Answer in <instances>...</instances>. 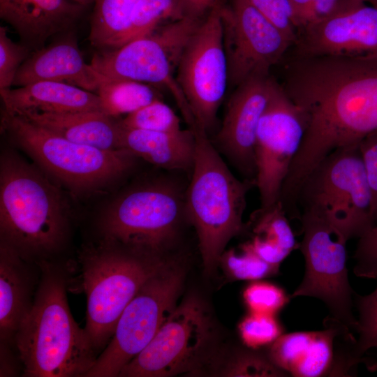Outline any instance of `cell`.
<instances>
[{
	"mask_svg": "<svg viewBox=\"0 0 377 377\" xmlns=\"http://www.w3.org/2000/svg\"><path fill=\"white\" fill-rule=\"evenodd\" d=\"M63 189L12 149L0 156V241L33 262L56 260L70 237Z\"/></svg>",
	"mask_w": 377,
	"mask_h": 377,
	"instance_id": "cell-3",
	"label": "cell"
},
{
	"mask_svg": "<svg viewBox=\"0 0 377 377\" xmlns=\"http://www.w3.org/2000/svg\"><path fill=\"white\" fill-rule=\"evenodd\" d=\"M84 7L69 0H0V17L22 44L36 51L50 37L68 29Z\"/></svg>",
	"mask_w": 377,
	"mask_h": 377,
	"instance_id": "cell-20",
	"label": "cell"
},
{
	"mask_svg": "<svg viewBox=\"0 0 377 377\" xmlns=\"http://www.w3.org/2000/svg\"><path fill=\"white\" fill-rule=\"evenodd\" d=\"M138 0H96L89 39L97 48H115L128 31Z\"/></svg>",
	"mask_w": 377,
	"mask_h": 377,
	"instance_id": "cell-26",
	"label": "cell"
},
{
	"mask_svg": "<svg viewBox=\"0 0 377 377\" xmlns=\"http://www.w3.org/2000/svg\"><path fill=\"white\" fill-rule=\"evenodd\" d=\"M186 16L198 18L210 11L217 0H182Z\"/></svg>",
	"mask_w": 377,
	"mask_h": 377,
	"instance_id": "cell-40",
	"label": "cell"
},
{
	"mask_svg": "<svg viewBox=\"0 0 377 377\" xmlns=\"http://www.w3.org/2000/svg\"><path fill=\"white\" fill-rule=\"evenodd\" d=\"M182 272L166 261L121 313L112 339L85 377H117L151 341L176 307Z\"/></svg>",
	"mask_w": 377,
	"mask_h": 377,
	"instance_id": "cell-10",
	"label": "cell"
},
{
	"mask_svg": "<svg viewBox=\"0 0 377 377\" xmlns=\"http://www.w3.org/2000/svg\"><path fill=\"white\" fill-rule=\"evenodd\" d=\"M293 54L377 57V7L360 1L350 9L297 31Z\"/></svg>",
	"mask_w": 377,
	"mask_h": 377,
	"instance_id": "cell-16",
	"label": "cell"
},
{
	"mask_svg": "<svg viewBox=\"0 0 377 377\" xmlns=\"http://www.w3.org/2000/svg\"><path fill=\"white\" fill-rule=\"evenodd\" d=\"M90 64H87L76 43L63 40L36 50L19 68L13 86L53 81L72 84L96 92L103 79Z\"/></svg>",
	"mask_w": 377,
	"mask_h": 377,
	"instance_id": "cell-21",
	"label": "cell"
},
{
	"mask_svg": "<svg viewBox=\"0 0 377 377\" xmlns=\"http://www.w3.org/2000/svg\"><path fill=\"white\" fill-rule=\"evenodd\" d=\"M119 123L123 128L145 131L168 132L182 129L179 117L160 98L127 114Z\"/></svg>",
	"mask_w": 377,
	"mask_h": 377,
	"instance_id": "cell-31",
	"label": "cell"
},
{
	"mask_svg": "<svg viewBox=\"0 0 377 377\" xmlns=\"http://www.w3.org/2000/svg\"><path fill=\"white\" fill-rule=\"evenodd\" d=\"M221 3L202 20L180 59L176 79L195 119L207 133L214 126L229 84Z\"/></svg>",
	"mask_w": 377,
	"mask_h": 377,
	"instance_id": "cell-12",
	"label": "cell"
},
{
	"mask_svg": "<svg viewBox=\"0 0 377 377\" xmlns=\"http://www.w3.org/2000/svg\"><path fill=\"white\" fill-rule=\"evenodd\" d=\"M192 177L184 194L185 215L197 232L205 269L210 272L235 236L246 230L242 221L246 195L256 185L229 170L207 133L197 126Z\"/></svg>",
	"mask_w": 377,
	"mask_h": 377,
	"instance_id": "cell-4",
	"label": "cell"
},
{
	"mask_svg": "<svg viewBox=\"0 0 377 377\" xmlns=\"http://www.w3.org/2000/svg\"><path fill=\"white\" fill-rule=\"evenodd\" d=\"M281 85L306 121L285 182L297 191L327 155L377 131V57L293 54Z\"/></svg>",
	"mask_w": 377,
	"mask_h": 377,
	"instance_id": "cell-1",
	"label": "cell"
},
{
	"mask_svg": "<svg viewBox=\"0 0 377 377\" xmlns=\"http://www.w3.org/2000/svg\"><path fill=\"white\" fill-rule=\"evenodd\" d=\"M360 0H313L302 15L297 30L309 24L336 16L356 5Z\"/></svg>",
	"mask_w": 377,
	"mask_h": 377,
	"instance_id": "cell-38",
	"label": "cell"
},
{
	"mask_svg": "<svg viewBox=\"0 0 377 377\" xmlns=\"http://www.w3.org/2000/svg\"><path fill=\"white\" fill-rule=\"evenodd\" d=\"M354 305L358 312L355 332L357 334L353 346L352 357L358 364H365L374 369L375 363L369 361L364 355L371 349H377V286L366 295L355 293Z\"/></svg>",
	"mask_w": 377,
	"mask_h": 377,
	"instance_id": "cell-29",
	"label": "cell"
},
{
	"mask_svg": "<svg viewBox=\"0 0 377 377\" xmlns=\"http://www.w3.org/2000/svg\"><path fill=\"white\" fill-rule=\"evenodd\" d=\"M242 296L249 312L275 316L290 298L280 286L260 281H255L247 286Z\"/></svg>",
	"mask_w": 377,
	"mask_h": 377,
	"instance_id": "cell-33",
	"label": "cell"
},
{
	"mask_svg": "<svg viewBox=\"0 0 377 377\" xmlns=\"http://www.w3.org/2000/svg\"><path fill=\"white\" fill-rule=\"evenodd\" d=\"M225 374L230 376H289L266 355L255 352L239 353L228 364Z\"/></svg>",
	"mask_w": 377,
	"mask_h": 377,
	"instance_id": "cell-35",
	"label": "cell"
},
{
	"mask_svg": "<svg viewBox=\"0 0 377 377\" xmlns=\"http://www.w3.org/2000/svg\"><path fill=\"white\" fill-rule=\"evenodd\" d=\"M303 237L299 249L305 261L302 281L291 297H311L321 300L330 316L352 332L357 327L353 313L355 291L347 269V240L327 221L307 212H300Z\"/></svg>",
	"mask_w": 377,
	"mask_h": 377,
	"instance_id": "cell-11",
	"label": "cell"
},
{
	"mask_svg": "<svg viewBox=\"0 0 377 377\" xmlns=\"http://www.w3.org/2000/svg\"><path fill=\"white\" fill-rule=\"evenodd\" d=\"M210 325L202 302L186 298L149 343L120 371L124 377H162L184 372L204 349Z\"/></svg>",
	"mask_w": 377,
	"mask_h": 377,
	"instance_id": "cell-15",
	"label": "cell"
},
{
	"mask_svg": "<svg viewBox=\"0 0 377 377\" xmlns=\"http://www.w3.org/2000/svg\"><path fill=\"white\" fill-rule=\"evenodd\" d=\"M82 6H86L91 3H94L96 0H69Z\"/></svg>",
	"mask_w": 377,
	"mask_h": 377,
	"instance_id": "cell-42",
	"label": "cell"
},
{
	"mask_svg": "<svg viewBox=\"0 0 377 377\" xmlns=\"http://www.w3.org/2000/svg\"><path fill=\"white\" fill-rule=\"evenodd\" d=\"M305 129L302 110L274 79L268 105L258 126L254 149L255 184L260 207L272 206L280 200Z\"/></svg>",
	"mask_w": 377,
	"mask_h": 377,
	"instance_id": "cell-13",
	"label": "cell"
},
{
	"mask_svg": "<svg viewBox=\"0 0 377 377\" xmlns=\"http://www.w3.org/2000/svg\"><path fill=\"white\" fill-rule=\"evenodd\" d=\"M372 198V216L377 224V131L366 136L359 144Z\"/></svg>",
	"mask_w": 377,
	"mask_h": 377,
	"instance_id": "cell-39",
	"label": "cell"
},
{
	"mask_svg": "<svg viewBox=\"0 0 377 377\" xmlns=\"http://www.w3.org/2000/svg\"><path fill=\"white\" fill-rule=\"evenodd\" d=\"M227 274L232 279L259 281L278 274L279 266L258 256L248 242L230 249L221 256Z\"/></svg>",
	"mask_w": 377,
	"mask_h": 377,
	"instance_id": "cell-30",
	"label": "cell"
},
{
	"mask_svg": "<svg viewBox=\"0 0 377 377\" xmlns=\"http://www.w3.org/2000/svg\"><path fill=\"white\" fill-rule=\"evenodd\" d=\"M40 276L39 265L23 258L0 241V343L15 347L14 339L31 310Z\"/></svg>",
	"mask_w": 377,
	"mask_h": 377,
	"instance_id": "cell-19",
	"label": "cell"
},
{
	"mask_svg": "<svg viewBox=\"0 0 377 377\" xmlns=\"http://www.w3.org/2000/svg\"><path fill=\"white\" fill-rule=\"evenodd\" d=\"M247 1L295 43L297 30V20L289 0Z\"/></svg>",
	"mask_w": 377,
	"mask_h": 377,
	"instance_id": "cell-36",
	"label": "cell"
},
{
	"mask_svg": "<svg viewBox=\"0 0 377 377\" xmlns=\"http://www.w3.org/2000/svg\"><path fill=\"white\" fill-rule=\"evenodd\" d=\"M273 80L269 75L255 77L237 86L216 136L221 151L246 179L254 182L256 132L270 98Z\"/></svg>",
	"mask_w": 377,
	"mask_h": 377,
	"instance_id": "cell-17",
	"label": "cell"
},
{
	"mask_svg": "<svg viewBox=\"0 0 377 377\" xmlns=\"http://www.w3.org/2000/svg\"><path fill=\"white\" fill-rule=\"evenodd\" d=\"M324 325L320 331L283 334L269 346V359L288 376H331L337 338L347 327L332 316L325 319Z\"/></svg>",
	"mask_w": 377,
	"mask_h": 377,
	"instance_id": "cell-18",
	"label": "cell"
},
{
	"mask_svg": "<svg viewBox=\"0 0 377 377\" xmlns=\"http://www.w3.org/2000/svg\"><path fill=\"white\" fill-rule=\"evenodd\" d=\"M1 130L62 189L78 198L110 188L131 171L136 156L125 149L104 150L57 135L5 109Z\"/></svg>",
	"mask_w": 377,
	"mask_h": 377,
	"instance_id": "cell-5",
	"label": "cell"
},
{
	"mask_svg": "<svg viewBox=\"0 0 377 377\" xmlns=\"http://www.w3.org/2000/svg\"><path fill=\"white\" fill-rule=\"evenodd\" d=\"M358 239L354 274L359 277L377 278V224Z\"/></svg>",
	"mask_w": 377,
	"mask_h": 377,
	"instance_id": "cell-37",
	"label": "cell"
},
{
	"mask_svg": "<svg viewBox=\"0 0 377 377\" xmlns=\"http://www.w3.org/2000/svg\"><path fill=\"white\" fill-rule=\"evenodd\" d=\"M364 2H368L370 3V5L374 6L375 7H377V0H360Z\"/></svg>",
	"mask_w": 377,
	"mask_h": 377,
	"instance_id": "cell-43",
	"label": "cell"
},
{
	"mask_svg": "<svg viewBox=\"0 0 377 377\" xmlns=\"http://www.w3.org/2000/svg\"><path fill=\"white\" fill-rule=\"evenodd\" d=\"M78 263L87 297L84 330L100 354L112 339L124 309L166 260L161 255L98 238L82 247Z\"/></svg>",
	"mask_w": 377,
	"mask_h": 377,
	"instance_id": "cell-6",
	"label": "cell"
},
{
	"mask_svg": "<svg viewBox=\"0 0 377 377\" xmlns=\"http://www.w3.org/2000/svg\"><path fill=\"white\" fill-rule=\"evenodd\" d=\"M201 20L189 16L170 22L150 35L114 49L96 52L91 66L110 79H126L165 87L173 96L189 125L196 121L177 79L184 49Z\"/></svg>",
	"mask_w": 377,
	"mask_h": 377,
	"instance_id": "cell-9",
	"label": "cell"
},
{
	"mask_svg": "<svg viewBox=\"0 0 377 377\" xmlns=\"http://www.w3.org/2000/svg\"><path fill=\"white\" fill-rule=\"evenodd\" d=\"M186 17L182 0H138L129 28L119 42V47L134 39L152 34L158 25Z\"/></svg>",
	"mask_w": 377,
	"mask_h": 377,
	"instance_id": "cell-28",
	"label": "cell"
},
{
	"mask_svg": "<svg viewBox=\"0 0 377 377\" xmlns=\"http://www.w3.org/2000/svg\"><path fill=\"white\" fill-rule=\"evenodd\" d=\"M297 205L300 212L324 219L347 241L360 238L374 226L359 145L338 149L323 158L303 182Z\"/></svg>",
	"mask_w": 377,
	"mask_h": 377,
	"instance_id": "cell-7",
	"label": "cell"
},
{
	"mask_svg": "<svg viewBox=\"0 0 377 377\" xmlns=\"http://www.w3.org/2000/svg\"><path fill=\"white\" fill-rule=\"evenodd\" d=\"M185 214L184 195L170 183L153 181L114 198L102 211L99 238L145 253L161 255Z\"/></svg>",
	"mask_w": 377,
	"mask_h": 377,
	"instance_id": "cell-8",
	"label": "cell"
},
{
	"mask_svg": "<svg viewBox=\"0 0 377 377\" xmlns=\"http://www.w3.org/2000/svg\"><path fill=\"white\" fill-rule=\"evenodd\" d=\"M221 16L231 86L268 76L294 43L247 0L221 6Z\"/></svg>",
	"mask_w": 377,
	"mask_h": 377,
	"instance_id": "cell-14",
	"label": "cell"
},
{
	"mask_svg": "<svg viewBox=\"0 0 377 377\" xmlns=\"http://www.w3.org/2000/svg\"><path fill=\"white\" fill-rule=\"evenodd\" d=\"M195 147V133L190 128L162 132L121 126V149L163 169L192 171Z\"/></svg>",
	"mask_w": 377,
	"mask_h": 377,
	"instance_id": "cell-23",
	"label": "cell"
},
{
	"mask_svg": "<svg viewBox=\"0 0 377 377\" xmlns=\"http://www.w3.org/2000/svg\"><path fill=\"white\" fill-rule=\"evenodd\" d=\"M296 15L297 28H298L299 20L302 15L311 3L313 0H289Z\"/></svg>",
	"mask_w": 377,
	"mask_h": 377,
	"instance_id": "cell-41",
	"label": "cell"
},
{
	"mask_svg": "<svg viewBox=\"0 0 377 377\" xmlns=\"http://www.w3.org/2000/svg\"><path fill=\"white\" fill-rule=\"evenodd\" d=\"M37 264L40 276L34 303L14 339L22 376L85 377L98 355L68 306L71 267L59 259Z\"/></svg>",
	"mask_w": 377,
	"mask_h": 377,
	"instance_id": "cell-2",
	"label": "cell"
},
{
	"mask_svg": "<svg viewBox=\"0 0 377 377\" xmlns=\"http://www.w3.org/2000/svg\"><path fill=\"white\" fill-rule=\"evenodd\" d=\"M238 330L244 344L253 350L269 346L283 334L275 315L251 312L241 320Z\"/></svg>",
	"mask_w": 377,
	"mask_h": 377,
	"instance_id": "cell-32",
	"label": "cell"
},
{
	"mask_svg": "<svg viewBox=\"0 0 377 377\" xmlns=\"http://www.w3.org/2000/svg\"><path fill=\"white\" fill-rule=\"evenodd\" d=\"M31 51L24 44L13 42L8 36L7 29L0 27V91L11 88L19 68Z\"/></svg>",
	"mask_w": 377,
	"mask_h": 377,
	"instance_id": "cell-34",
	"label": "cell"
},
{
	"mask_svg": "<svg viewBox=\"0 0 377 377\" xmlns=\"http://www.w3.org/2000/svg\"><path fill=\"white\" fill-rule=\"evenodd\" d=\"M96 93L101 99L103 112L113 118L127 115L160 98L156 90L147 84L105 77Z\"/></svg>",
	"mask_w": 377,
	"mask_h": 377,
	"instance_id": "cell-27",
	"label": "cell"
},
{
	"mask_svg": "<svg viewBox=\"0 0 377 377\" xmlns=\"http://www.w3.org/2000/svg\"><path fill=\"white\" fill-rule=\"evenodd\" d=\"M281 200L267 207H260L251 216L246 230L252 233L249 241L256 253L272 264H281L299 249L295 235Z\"/></svg>",
	"mask_w": 377,
	"mask_h": 377,
	"instance_id": "cell-25",
	"label": "cell"
},
{
	"mask_svg": "<svg viewBox=\"0 0 377 377\" xmlns=\"http://www.w3.org/2000/svg\"><path fill=\"white\" fill-rule=\"evenodd\" d=\"M0 94L3 109L13 113L103 112L96 93L63 82H37Z\"/></svg>",
	"mask_w": 377,
	"mask_h": 377,
	"instance_id": "cell-22",
	"label": "cell"
},
{
	"mask_svg": "<svg viewBox=\"0 0 377 377\" xmlns=\"http://www.w3.org/2000/svg\"><path fill=\"white\" fill-rule=\"evenodd\" d=\"M15 114L77 143L104 150L121 149L119 121L101 111Z\"/></svg>",
	"mask_w": 377,
	"mask_h": 377,
	"instance_id": "cell-24",
	"label": "cell"
}]
</instances>
